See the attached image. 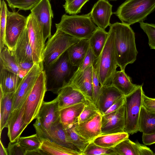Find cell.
<instances>
[{
  "label": "cell",
  "mask_w": 155,
  "mask_h": 155,
  "mask_svg": "<svg viewBox=\"0 0 155 155\" xmlns=\"http://www.w3.org/2000/svg\"><path fill=\"white\" fill-rule=\"evenodd\" d=\"M114 33L115 53L118 66L125 70L126 66L136 60L135 33L130 25L117 22L109 26Z\"/></svg>",
  "instance_id": "1"
},
{
  "label": "cell",
  "mask_w": 155,
  "mask_h": 155,
  "mask_svg": "<svg viewBox=\"0 0 155 155\" xmlns=\"http://www.w3.org/2000/svg\"><path fill=\"white\" fill-rule=\"evenodd\" d=\"M108 32L104 48L93 64L101 87L111 85L113 76L118 67L115 53L114 33L110 27Z\"/></svg>",
  "instance_id": "2"
},
{
  "label": "cell",
  "mask_w": 155,
  "mask_h": 155,
  "mask_svg": "<svg viewBox=\"0 0 155 155\" xmlns=\"http://www.w3.org/2000/svg\"><path fill=\"white\" fill-rule=\"evenodd\" d=\"M78 68L69 60L67 50L45 71L47 91L57 94L68 82Z\"/></svg>",
  "instance_id": "3"
},
{
  "label": "cell",
  "mask_w": 155,
  "mask_h": 155,
  "mask_svg": "<svg viewBox=\"0 0 155 155\" xmlns=\"http://www.w3.org/2000/svg\"><path fill=\"white\" fill-rule=\"evenodd\" d=\"M55 26L56 29L80 39H88L98 28L92 21L89 13L82 15L64 14L60 22L55 24Z\"/></svg>",
  "instance_id": "4"
},
{
  "label": "cell",
  "mask_w": 155,
  "mask_h": 155,
  "mask_svg": "<svg viewBox=\"0 0 155 155\" xmlns=\"http://www.w3.org/2000/svg\"><path fill=\"white\" fill-rule=\"evenodd\" d=\"M155 9V0H126L114 12L122 23L130 25L143 21Z\"/></svg>",
  "instance_id": "5"
},
{
  "label": "cell",
  "mask_w": 155,
  "mask_h": 155,
  "mask_svg": "<svg viewBox=\"0 0 155 155\" xmlns=\"http://www.w3.org/2000/svg\"><path fill=\"white\" fill-rule=\"evenodd\" d=\"M80 40L56 29L48 38L43 53L44 70L51 67L71 45Z\"/></svg>",
  "instance_id": "6"
},
{
  "label": "cell",
  "mask_w": 155,
  "mask_h": 155,
  "mask_svg": "<svg viewBox=\"0 0 155 155\" xmlns=\"http://www.w3.org/2000/svg\"><path fill=\"white\" fill-rule=\"evenodd\" d=\"M47 91L46 76L45 71L43 70L38 77L26 101L24 120L27 124L36 119Z\"/></svg>",
  "instance_id": "7"
},
{
  "label": "cell",
  "mask_w": 155,
  "mask_h": 155,
  "mask_svg": "<svg viewBox=\"0 0 155 155\" xmlns=\"http://www.w3.org/2000/svg\"><path fill=\"white\" fill-rule=\"evenodd\" d=\"M143 84L139 85L132 93L125 96L124 103L125 114L124 132L133 134L138 131L140 111L142 106L144 92Z\"/></svg>",
  "instance_id": "8"
},
{
  "label": "cell",
  "mask_w": 155,
  "mask_h": 155,
  "mask_svg": "<svg viewBox=\"0 0 155 155\" xmlns=\"http://www.w3.org/2000/svg\"><path fill=\"white\" fill-rule=\"evenodd\" d=\"M44 70L42 61L35 64L22 78L14 93L12 111L26 101L39 75Z\"/></svg>",
  "instance_id": "9"
},
{
  "label": "cell",
  "mask_w": 155,
  "mask_h": 155,
  "mask_svg": "<svg viewBox=\"0 0 155 155\" xmlns=\"http://www.w3.org/2000/svg\"><path fill=\"white\" fill-rule=\"evenodd\" d=\"M28 18L18 12L7 11L5 45L10 51L13 50L20 36L26 27Z\"/></svg>",
  "instance_id": "10"
},
{
  "label": "cell",
  "mask_w": 155,
  "mask_h": 155,
  "mask_svg": "<svg viewBox=\"0 0 155 155\" xmlns=\"http://www.w3.org/2000/svg\"><path fill=\"white\" fill-rule=\"evenodd\" d=\"M26 27L31 46L34 64L42 61V54L45 47L43 32L35 18L31 13L27 16Z\"/></svg>",
  "instance_id": "11"
},
{
  "label": "cell",
  "mask_w": 155,
  "mask_h": 155,
  "mask_svg": "<svg viewBox=\"0 0 155 155\" xmlns=\"http://www.w3.org/2000/svg\"><path fill=\"white\" fill-rule=\"evenodd\" d=\"M59 112L56 98L49 102L44 101L33 124L36 131L48 129L59 119Z\"/></svg>",
  "instance_id": "12"
},
{
  "label": "cell",
  "mask_w": 155,
  "mask_h": 155,
  "mask_svg": "<svg viewBox=\"0 0 155 155\" xmlns=\"http://www.w3.org/2000/svg\"><path fill=\"white\" fill-rule=\"evenodd\" d=\"M31 13L37 21L44 37V40L51 36L52 19L53 14L49 0H41L31 10Z\"/></svg>",
  "instance_id": "13"
},
{
  "label": "cell",
  "mask_w": 155,
  "mask_h": 155,
  "mask_svg": "<svg viewBox=\"0 0 155 155\" xmlns=\"http://www.w3.org/2000/svg\"><path fill=\"white\" fill-rule=\"evenodd\" d=\"M125 125L124 104L117 110L102 115L101 135L124 132Z\"/></svg>",
  "instance_id": "14"
},
{
  "label": "cell",
  "mask_w": 155,
  "mask_h": 155,
  "mask_svg": "<svg viewBox=\"0 0 155 155\" xmlns=\"http://www.w3.org/2000/svg\"><path fill=\"white\" fill-rule=\"evenodd\" d=\"M93 64L76 76L71 78L66 85H70L79 91L88 101L94 104L92 84Z\"/></svg>",
  "instance_id": "15"
},
{
  "label": "cell",
  "mask_w": 155,
  "mask_h": 155,
  "mask_svg": "<svg viewBox=\"0 0 155 155\" xmlns=\"http://www.w3.org/2000/svg\"><path fill=\"white\" fill-rule=\"evenodd\" d=\"M41 140L48 138L61 145L71 148L81 154L79 150L69 141L65 129L60 119L53 123L47 130L36 131Z\"/></svg>",
  "instance_id": "16"
},
{
  "label": "cell",
  "mask_w": 155,
  "mask_h": 155,
  "mask_svg": "<svg viewBox=\"0 0 155 155\" xmlns=\"http://www.w3.org/2000/svg\"><path fill=\"white\" fill-rule=\"evenodd\" d=\"M112 5L107 0H98L89 13L90 16L97 27L104 29L111 24Z\"/></svg>",
  "instance_id": "17"
},
{
  "label": "cell",
  "mask_w": 155,
  "mask_h": 155,
  "mask_svg": "<svg viewBox=\"0 0 155 155\" xmlns=\"http://www.w3.org/2000/svg\"><path fill=\"white\" fill-rule=\"evenodd\" d=\"M26 101L19 108L12 111L8 121L7 127L10 142L17 141L28 126L24 120V111Z\"/></svg>",
  "instance_id": "18"
},
{
  "label": "cell",
  "mask_w": 155,
  "mask_h": 155,
  "mask_svg": "<svg viewBox=\"0 0 155 155\" xmlns=\"http://www.w3.org/2000/svg\"><path fill=\"white\" fill-rule=\"evenodd\" d=\"M102 115L99 112L94 116L80 124H75L76 131L90 142L101 134Z\"/></svg>",
  "instance_id": "19"
},
{
  "label": "cell",
  "mask_w": 155,
  "mask_h": 155,
  "mask_svg": "<svg viewBox=\"0 0 155 155\" xmlns=\"http://www.w3.org/2000/svg\"><path fill=\"white\" fill-rule=\"evenodd\" d=\"M56 98L60 110L81 103L87 104L91 102L81 92L70 85L63 87L59 91Z\"/></svg>",
  "instance_id": "20"
},
{
  "label": "cell",
  "mask_w": 155,
  "mask_h": 155,
  "mask_svg": "<svg viewBox=\"0 0 155 155\" xmlns=\"http://www.w3.org/2000/svg\"><path fill=\"white\" fill-rule=\"evenodd\" d=\"M11 52L18 64L23 63H34L27 27L20 36L13 50Z\"/></svg>",
  "instance_id": "21"
},
{
  "label": "cell",
  "mask_w": 155,
  "mask_h": 155,
  "mask_svg": "<svg viewBox=\"0 0 155 155\" xmlns=\"http://www.w3.org/2000/svg\"><path fill=\"white\" fill-rule=\"evenodd\" d=\"M124 96L112 85L101 87L98 103L100 113L103 115L115 102Z\"/></svg>",
  "instance_id": "22"
},
{
  "label": "cell",
  "mask_w": 155,
  "mask_h": 155,
  "mask_svg": "<svg viewBox=\"0 0 155 155\" xmlns=\"http://www.w3.org/2000/svg\"><path fill=\"white\" fill-rule=\"evenodd\" d=\"M89 46L88 39H82L67 49L69 60L73 66L77 68L79 66L85 57Z\"/></svg>",
  "instance_id": "23"
},
{
  "label": "cell",
  "mask_w": 155,
  "mask_h": 155,
  "mask_svg": "<svg viewBox=\"0 0 155 155\" xmlns=\"http://www.w3.org/2000/svg\"><path fill=\"white\" fill-rule=\"evenodd\" d=\"M86 104L81 103L60 110V120L65 129L71 124L78 123L79 117Z\"/></svg>",
  "instance_id": "24"
},
{
  "label": "cell",
  "mask_w": 155,
  "mask_h": 155,
  "mask_svg": "<svg viewBox=\"0 0 155 155\" xmlns=\"http://www.w3.org/2000/svg\"><path fill=\"white\" fill-rule=\"evenodd\" d=\"M131 81V78L125 73V70L117 71L113 76L111 85L126 96L133 91L139 85L133 84Z\"/></svg>",
  "instance_id": "25"
},
{
  "label": "cell",
  "mask_w": 155,
  "mask_h": 155,
  "mask_svg": "<svg viewBox=\"0 0 155 155\" xmlns=\"http://www.w3.org/2000/svg\"><path fill=\"white\" fill-rule=\"evenodd\" d=\"M22 78L15 74L0 68V90L4 94L15 92Z\"/></svg>",
  "instance_id": "26"
},
{
  "label": "cell",
  "mask_w": 155,
  "mask_h": 155,
  "mask_svg": "<svg viewBox=\"0 0 155 155\" xmlns=\"http://www.w3.org/2000/svg\"><path fill=\"white\" fill-rule=\"evenodd\" d=\"M0 134L7 127L8 121L12 111L14 92L3 93L0 90Z\"/></svg>",
  "instance_id": "27"
},
{
  "label": "cell",
  "mask_w": 155,
  "mask_h": 155,
  "mask_svg": "<svg viewBox=\"0 0 155 155\" xmlns=\"http://www.w3.org/2000/svg\"><path fill=\"white\" fill-rule=\"evenodd\" d=\"M40 148L45 155H81L78 152L48 138L41 139V143Z\"/></svg>",
  "instance_id": "28"
},
{
  "label": "cell",
  "mask_w": 155,
  "mask_h": 155,
  "mask_svg": "<svg viewBox=\"0 0 155 155\" xmlns=\"http://www.w3.org/2000/svg\"><path fill=\"white\" fill-rule=\"evenodd\" d=\"M0 68L15 74L22 78L24 77L18 63L6 45L0 51Z\"/></svg>",
  "instance_id": "29"
},
{
  "label": "cell",
  "mask_w": 155,
  "mask_h": 155,
  "mask_svg": "<svg viewBox=\"0 0 155 155\" xmlns=\"http://www.w3.org/2000/svg\"><path fill=\"white\" fill-rule=\"evenodd\" d=\"M138 131L146 134L155 132V113L148 111L143 106L140 111Z\"/></svg>",
  "instance_id": "30"
},
{
  "label": "cell",
  "mask_w": 155,
  "mask_h": 155,
  "mask_svg": "<svg viewBox=\"0 0 155 155\" xmlns=\"http://www.w3.org/2000/svg\"><path fill=\"white\" fill-rule=\"evenodd\" d=\"M129 134L126 132L101 135L95 138L92 141L95 144L107 148H112L121 141L129 138Z\"/></svg>",
  "instance_id": "31"
},
{
  "label": "cell",
  "mask_w": 155,
  "mask_h": 155,
  "mask_svg": "<svg viewBox=\"0 0 155 155\" xmlns=\"http://www.w3.org/2000/svg\"><path fill=\"white\" fill-rule=\"evenodd\" d=\"M108 34V32L105 29L98 27L88 39L90 47L97 58L104 48Z\"/></svg>",
  "instance_id": "32"
},
{
  "label": "cell",
  "mask_w": 155,
  "mask_h": 155,
  "mask_svg": "<svg viewBox=\"0 0 155 155\" xmlns=\"http://www.w3.org/2000/svg\"><path fill=\"white\" fill-rule=\"evenodd\" d=\"M138 143L127 138L112 148L117 155H140Z\"/></svg>",
  "instance_id": "33"
},
{
  "label": "cell",
  "mask_w": 155,
  "mask_h": 155,
  "mask_svg": "<svg viewBox=\"0 0 155 155\" xmlns=\"http://www.w3.org/2000/svg\"><path fill=\"white\" fill-rule=\"evenodd\" d=\"M75 124L70 125L65 130L69 141L79 150L81 154L91 142L76 131Z\"/></svg>",
  "instance_id": "34"
},
{
  "label": "cell",
  "mask_w": 155,
  "mask_h": 155,
  "mask_svg": "<svg viewBox=\"0 0 155 155\" xmlns=\"http://www.w3.org/2000/svg\"><path fill=\"white\" fill-rule=\"evenodd\" d=\"M18 141L26 151L40 148L41 140L36 133L30 136L20 137Z\"/></svg>",
  "instance_id": "35"
},
{
  "label": "cell",
  "mask_w": 155,
  "mask_h": 155,
  "mask_svg": "<svg viewBox=\"0 0 155 155\" xmlns=\"http://www.w3.org/2000/svg\"><path fill=\"white\" fill-rule=\"evenodd\" d=\"M117 155L112 148H107L95 144L91 141L81 153V155Z\"/></svg>",
  "instance_id": "36"
},
{
  "label": "cell",
  "mask_w": 155,
  "mask_h": 155,
  "mask_svg": "<svg viewBox=\"0 0 155 155\" xmlns=\"http://www.w3.org/2000/svg\"><path fill=\"white\" fill-rule=\"evenodd\" d=\"M7 9L6 4L4 0L2 1L0 0V51L5 45V30Z\"/></svg>",
  "instance_id": "37"
},
{
  "label": "cell",
  "mask_w": 155,
  "mask_h": 155,
  "mask_svg": "<svg viewBox=\"0 0 155 155\" xmlns=\"http://www.w3.org/2000/svg\"><path fill=\"white\" fill-rule=\"evenodd\" d=\"M10 8L19 10L27 11L31 10L41 0H6Z\"/></svg>",
  "instance_id": "38"
},
{
  "label": "cell",
  "mask_w": 155,
  "mask_h": 155,
  "mask_svg": "<svg viewBox=\"0 0 155 155\" xmlns=\"http://www.w3.org/2000/svg\"><path fill=\"white\" fill-rule=\"evenodd\" d=\"M63 5L66 13L70 15H76L80 13L84 4L89 0H65Z\"/></svg>",
  "instance_id": "39"
},
{
  "label": "cell",
  "mask_w": 155,
  "mask_h": 155,
  "mask_svg": "<svg viewBox=\"0 0 155 155\" xmlns=\"http://www.w3.org/2000/svg\"><path fill=\"white\" fill-rule=\"evenodd\" d=\"M99 112L98 110L93 103L90 102L86 104L79 117L78 123L87 120Z\"/></svg>",
  "instance_id": "40"
},
{
  "label": "cell",
  "mask_w": 155,
  "mask_h": 155,
  "mask_svg": "<svg viewBox=\"0 0 155 155\" xmlns=\"http://www.w3.org/2000/svg\"><path fill=\"white\" fill-rule=\"evenodd\" d=\"M140 27L147 34L148 38V44L151 49H155V24L140 22Z\"/></svg>",
  "instance_id": "41"
},
{
  "label": "cell",
  "mask_w": 155,
  "mask_h": 155,
  "mask_svg": "<svg viewBox=\"0 0 155 155\" xmlns=\"http://www.w3.org/2000/svg\"><path fill=\"white\" fill-rule=\"evenodd\" d=\"M96 59L89 46L85 57L71 78L76 76L84 71L89 65L93 64Z\"/></svg>",
  "instance_id": "42"
},
{
  "label": "cell",
  "mask_w": 155,
  "mask_h": 155,
  "mask_svg": "<svg viewBox=\"0 0 155 155\" xmlns=\"http://www.w3.org/2000/svg\"><path fill=\"white\" fill-rule=\"evenodd\" d=\"M92 84L94 104L98 109L99 98L101 86L96 70L93 65L92 73Z\"/></svg>",
  "instance_id": "43"
},
{
  "label": "cell",
  "mask_w": 155,
  "mask_h": 155,
  "mask_svg": "<svg viewBox=\"0 0 155 155\" xmlns=\"http://www.w3.org/2000/svg\"><path fill=\"white\" fill-rule=\"evenodd\" d=\"M8 155H25L26 151L18 140L9 142L7 148Z\"/></svg>",
  "instance_id": "44"
},
{
  "label": "cell",
  "mask_w": 155,
  "mask_h": 155,
  "mask_svg": "<svg viewBox=\"0 0 155 155\" xmlns=\"http://www.w3.org/2000/svg\"><path fill=\"white\" fill-rule=\"evenodd\" d=\"M142 106L148 111L155 113V98H151L143 94Z\"/></svg>",
  "instance_id": "45"
},
{
  "label": "cell",
  "mask_w": 155,
  "mask_h": 155,
  "mask_svg": "<svg viewBox=\"0 0 155 155\" xmlns=\"http://www.w3.org/2000/svg\"><path fill=\"white\" fill-rule=\"evenodd\" d=\"M125 99V96H124L118 100L109 108L104 114H108L118 109L124 104Z\"/></svg>",
  "instance_id": "46"
},
{
  "label": "cell",
  "mask_w": 155,
  "mask_h": 155,
  "mask_svg": "<svg viewBox=\"0 0 155 155\" xmlns=\"http://www.w3.org/2000/svg\"><path fill=\"white\" fill-rule=\"evenodd\" d=\"M142 140L145 145H150L155 143V132L150 134H143Z\"/></svg>",
  "instance_id": "47"
},
{
  "label": "cell",
  "mask_w": 155,
  "mask_h": 155,
  "mask_svg": "<svg viewBox=\"0 0 155 155\" xmlns=\"http://www.w3.org/2000/svg\"><path fill=\"white\" fill-rule=\"evenodd\" d=\"M138 144L140 152V155H155V153L152 151L146 146L140 144L139 142Z\"/></svg>",
  "instance_id": "48"
},
{
  "label": "cell",
  "mask_w": 155,
  "mask_h": 155,
  "mask_svg": "<svg viewBox=\"0 0 155 155\" xmlns=\"http://www.w3.org/2000/svg\"><path fill=\"white\" fill-rule=\"evenodd\" d=\"M43 155L45 154L40 148H39L33 150L26 151L25 155Z\"/></svg>",
  "instance_id": "49"
},
{
  "label": "cell",
  "mask_w": 155,
  "mask_h": 155,
  "mask_svg": "<svg viewBox=\"0 0 155 155\" xmlns=\"http://www.w3.org/2000/svg\"><path fill=\"white\" fill-rule=\"evenodd\" d=\"M0 155H8L7 148L4 147L1 140L0 145Z\"/></svg>",
  "instance_id": "50"
},
{
  "label": "cell",
  "mask_w": 155,
  "mask_h": 155,
  "mask_svg": "<svg viewBox=\"0 0 155 155\" xmlns=\"http://www.w3.org/2000/svg\"><path fill=\"white\" fill-rule=\"evenodd\" d=\"M107 0V1L109 0V1H117V0Z\"/></svg>",
  "instance_id": "51"
}]
</instances>
